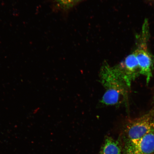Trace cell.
<instances>
[{
  "label": "cell",
  "instance_id": "4",
  "mask_svg": "<svg viewBox=\"0 0 154 154\" xmlns=\"http://www.w3.org/2000/svg\"><path fill=\"white\" fill-rule=\"evenodd\" d=\"M114 67L130 88L132 82L140 75L139 65L134 52Z\"/></svg>",
  "mask_w": 154,
  "mask_h": 154
},
{
  "label": "cell",
  "instance_id": "7",
  "mask_svg": "<svg viewBox=\"0 0 154 154\" xmlns=\"http://www.w3.org/2000/svg\"><path fill=\"white\" fill-rule=\"evenodd\" d=\"M100 154H122V149L120 143L112 138L107 137Z\"/></svg>",
  "mask_w": 154,
  "mask_h": 154
},
{
  "label": "cell",
  "instance_id": "5",
  "mask_svg": "<svg viewBox=\"0 0 154 154\" xmlns=\"http://www.w3.org/2000/svg\"><path fill=\"white\" fill-rule=\"evenodd\" d=\"M124 154H154V129L136 141L126 143Z\"/></svg>",
  "mask_w": 154,
  "mask_h": 154
},
{
  "label": "cell",
  "instance_id": "8",
  "mask_svg": "<svg viewBox=\"0 0 154 154\" xmlns=\"http://www.w3.org/2000/svg\"><path fill=\"white\" fill-rule=\"evenodd\" d=\"M153 109H154V96H153Z\"/></svg>",
  "mask_w": 154,
  "mask_h": 154
},
{
  "label": "cell",
  "instance_id": "1",
  "mask_svg": "<svg viewBox=\"0 0 154 154\" xmlns=\"http://www.w3.org/2000/svg\"><path fill=\"white\" fill-rule=\"evenodd\" d=\"M100 79L106 91L101 100L106 106L127 105L131 89L114 66L103 63L100 72Z\"/></svg>",
  "mask_w": 154,
  "mask_h": 154
},
{
  "label": "cell",
  "instance_id": "3",
  "mask_svg": "<svg viewBox=\"0 0 154 154\" xmlns=\"http://www.w3.org/2000/svg\"><path fill=\"white\" fill-rule=\"evenodd\" d=\"M147 37L140 44L134 53L139 65L140 75L145 77L146 83L149 84L152 77L154 57L147 49L146 40Z\"/></svg>",
  "mask_w": 154,
  "mask_h": 154
},
{
  "label": "cell",
  "instance_id": "2",
  "mask_svg": "<svg viewBox=\"0 0 154 154\" xmlns=\"http://www.w3.org/2000/svg\"><path fill=\"white\" fill-rule=\"evenodd\" d=\"M154 129V109L145 114L129 119L125 124L123 134L127 143L136 141Z\"/></svg>",
  "mask_w": 154,
  "mask_h": 154
},
{
  "label": "cell",
  "instance_id": "6",
  "mask_svg": "<svg viewBox=\"0 0 154 154\" xmlns=\"http://www.w3.org/2000/svg\"><path fill=\"white\" fill-rule=\"evenodd\" d=\"M87 0H49L53 10L63 14L70 11L82 2Z\"/></svg>",
  "mask_w": 154,
  "mask_h": 154
}]
</instances>
